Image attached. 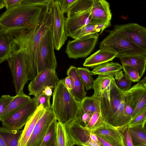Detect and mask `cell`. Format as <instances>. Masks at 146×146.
I'll return each instance as SVG.
<instances>
[{"label": "cell", "instance_id": "d6986e66", "mask_svg": "<svg viewBox=\"0 0 146 146\" xmlns=\"http://www.w3.org/2000/svg\"><path fill=\"white\" fill-rule=\"evenodd\" d=\"M91 15L94 20L110 21L112 14L109 2L105 0H94Z\"/></svg>", "mask_w": 146, "mask_h": 146}, {"label": "cell", "instance_id": "44dd1931", "mask_svg": "<svg viewBox=\"0 0 146 146\" xmlns=\"http://www.w3.org/2000/svg\"><path fill=\"white\" fill-rule=\"evenodd\" d=\"M66 74L70 77L72 81L71 92L76 99L80 102L86 97V92L78 73L77 68L73 66H70L68 69Z\"/></svg>", "mask_w": 146, "mask_h": 146}, {"label": "cell", "instance_id": "f546056e", "mask_svg": "<svg viewBox=\"0 0 146 146\" xmlns=\"http://www.w3.org/2000/svg\"><path fill=\"white\" fill-rule=\"evenodd\" d=\"M80 102L81 105L80 110L84 113H93L96 111H101V101L99 98L92 96L86 97Z\"/></svg>", "mask_w": 146, "mask_h": 146}, {"label": "cell", "instance_id": "6da1fadb", "mask_svg": "<svg viewBox=\"0 0 146 146\" xmlns=\"http://www.w3.org/2000/svg\"><path fill=\"white\" fill-rule=\"evenodd\" d=\"M47 4L20 3L6 9L0 16V33H7L15 37L34 30L42 19Z\"/></svg>", "mask_w": 146, "mask_h": 146}, {"label": "cell", "instance_id": "4dcf8cb0", "mask_svg": "<svg viewBox=\"0 0 146 146\" xmlns=\"http://www.w3.org/2000/svg\"><path fill=\"white\" fill-rule=\"evenodd\" d=\"M129 127L134 146L146 144V130L143 125H139Z\"/></svg>", "mask_w": 146, "mask_h": 146}, {"label": "cell", "instance_id": "11a10c76", "mask_svg": "<svg viewBox=\"0 0 146 146\" xmlns=\"http://www.w3.org/2000/svg\"><path fill=\"white\" fill-rule=\"evenodd\" d=\"M55 141H54L52 143L50 144V145H48L46 146H56L55 145Z\"/></svg>", "mask_w": 146, "mask_h": 146}, {"label": "cell", "instance_id": "30bf717a", "mask_svg": "<svg viewBox=\"0 0 146 146\" xmlns=\"http://www.w3.org/2000/svg\"><path fill=\"white\" fill-rule=\"evenodd\" d=\"M56 118L51 106L45 110L25 146H40L50 125Z\"/></svg>", "mask_w": 146, "mask_h": 146}, {"label": "cell", "instance_id": "5bb4252c", "mask_svg": "<svg viewBox=\"0 0 146 146\" xmlns=\"http://www.w3.org/2000/svg\"><path fill=\"white\" fill-rule=\"evenodd\" d=\"M115 26L135 44L146 51V28L133 23Z\"/></svg>", "mask_w": 146, "mask_h": 146}, {"label": "cell", "instance_id": "83f0119b", "mask_svg": "<svg viewBox=\"0 0 146 146\" xmlns=\"http://www.w3.org/2000/svg\"><path fill=\"white\" fill-rule=\"evenodd\" d=\"M113 78L99 75L94 81L93 88L94 93L92 96L100 99L102 92L110 86Z\"/></svg>", "mask_w": 146, "mask_h": 146}, {"label": "cell", "instance_id": "7c38bea8", "mask_svg": "<svg viewBox=\"0 0 146 146\" xmlns=\"http://www.w3.org/2000/svg\"><path fill=\"white\" fill-rule=\"evenodd\" d=\"M52 35L54 49L60 50L67 38L65 25L66 19L61 11L57 2L54 0L53 5Z\"/></svg>", "mask_w": 146, "mask_h": 146}, {"label": "cell", "instance_id": "bcb514c9", "mask_svg": "<svg viewBox=\"0 0 146 146\" xmlns=\"http://www.w3.org/2000/svg\"><path fill=\"white\" fill-rule=\"evenodd\" d=\"M90 22L94 23L97 28L101 31L100 34H101L105 29L111 25L110 21L95 20L92 19Z\"/></svg>", "mask_w": 146, "mask_h": 146}, {"label": "cell", "instance_id": "8d00e7d4", "mask_svg": "<svg viewBox=\"0 0 146 146\" xmlns=\"http://www.w3.org/2000/svg\"><path fill=\"white\" fill-rule=\"evenodd\" d=\"M121 64L124 73L132 82H136L139 81L141 78L138 72L135 69L129 65Z\"/></svg>", "mask_w": 146, "mask_h": 146}, {"label": "cell", "instance_id": "816d5d0a", "mask_svg": "<svg viewBox=\"0 0 146 146\" xmlns=\"http://www.w3.org/2000/svg\"><path fill=\"white\" fill-rule=\"evenodd\" d=\"M52 90L51 87L47 86L45 88L42 93L47 96H51L52 93Z\"/></svg>", "mask_w": 146, "mask_h": 146}, {"label": "cell", "instance_id": "cb8c5ba5", "mask_svg": "<svg viewBox=\"0 0 146 146\" xmlns=\"http://www.w3.org/2000/svg\"><path fill=\"white\" fill-rule=\"evenodd\" d=\"M122 68V66L117 62H108L95 67L91 72L93 75L114 77Z\"/></svg>", "mask_w": 146, "mask_h": 146}, {"label": "cell", "instance_id": "8992f818", "mask_svg": "<svg viewBox=\"0 0 146 146\" xmlns=\"http://www.w3.org/2000/svg\"><path fill=\"white\" fill-rule=\"evenodd\" d=\"M54 0H49L46 12L38 27L33 31L24 32L19 35L26 44L36 63V54L39 43L46 32L52 26Z\"/></svg>", "mask_w": 146, "mask_h": 146}, {"label": "cell", "instance_id": "3957f363", "mask_svg": "<svg viewBox=\"0 0 146 146\" xmlns=\"http://www.w3.org/2000/svg\"><path fill=\"white\" fill-rule=\"evenodd\" d=\"M125 92L117 87L113 78L110 86L102 92L100 98L103 117L108 123L116 128L127 125L131 120L124 108Z\"/></svg>", "mask_w": 146, "mask_h": 146}, {"label": "cell", "instance_id": "52a82bcc", "mask_svg": "<svg viewBox=\"0 0 146 146\" xmlns=\"http://www.w3.org/2000/svg\"><path fill=\"white\" fill-rule=\"evenodd\" d=\"M52 27L45 33L37 50L36 59L38 74L47 70H55L57 66L54 51Z\"/></svg>", "mask_w": 146, "mask_h": 146}, {"label": "cell", "instance_id": "2e32d148", "mask_svg": "<svg viewBox=\"0 0 146 146\" xmlns=\"http://www.w3.org/2000/svg\"><path fill=\"white\" fill-rule=\"evenodd\" d=\"M146 81V76L129 90L131 94L134 106L131 119L141 110L146 107V87L144 85Z\"/></svg>", "mask_w": 146, "mask_h": 146}, {"label": "cell", "instance_id": "681fc988", "mask_svg": "<svg viewBox=\"0 0 146 146\" xmlns=\"http://www.w3.org/2000/svg\"><path fill=\"white\" fill-rule=\"evenodd\" d=\"M83 146H104L100 143H98L92 141L91 139L88 142L84 144Z\"/></svg>", "mask_w": 146, "mask_h": 146}, {"label": "cell", "instance_id": "ab89813d", "mask_svg": "<svg viewBox=\"0 0 146 146\" xmlns=\"http://www.w3.org/2000/svg\"><path fill=\"white\" fill-rule=\"evenodd\" d=\"M77 0H56L61 12L67 13L71 7Z\"/></svg>", "mask_w": 146, "mask_h": 146}, {"label": "cell", "instance_id": "f35d334b", "mask_svg": "<svg viewBox=\"0 0 146 146\" xmlns=\"http://www.w3.org/2000/svg\"><path fill=\"white\" fill-rule=\"evenodd\" d=\"M116 128L121 132L123 136L125 146H134L128 125Z\"/></svg>", "mask_w": 146, "mask_h": 146}, {"label": "cell", "instance_id": "5b68a950", "mask_svg": "<svg viewBox=\"0 0 146 146\" xmlns=\"http://www.w3.org/2000/svg\"><path fill=\"white\" fill-rule=\"evenodd\" d=\"M100 43V48L115 53L116 57L141 56L146 57V51L136 46L126 37L115 25L113 29Z\"/></svg>", "mask_w": 146, "mask_h": 146}, {"label": "cell", "instance_id": "91938a15", "mask_svg": "<svg viewBox=\"0 0 146 146\" xmlns=\"http://www.w3.org/2000/svg\"><path fill=\"white\" fill-rule=\"evenodd\" d=\"M144 86L146 87V81L144 84Z\"/></svg>", "mask_w": 146, "mask_h": 146}, {"label": "cell", "instance_id": "7dc6e473", "mask_svg": "<svg viewBox=\"0 0 146 146\" xmlns=\"http://www.w3.org/2000/svg\"><path fill=\"white\" fill-rule=\"evenodd\" d=\"M49 0H22L21 3L47 4Z\"/></svg>", "mask_w": 146, "mask_h": 146}, {"label": "cell", "instance_id": "f5cc1de1", "mask_svg": "<svg viewBox=\"0 0 146 146\" xmlns=\"http://www.w3.org/2000/svg\"><path fill=\"white\" fill-rule=\"evenodd\" d=\"M90 139L93 141L98 143H100L97 135L94 133H90Z\"/></svg>", "mask_w": 146, "mask_h": 146}, {"label": "cell", "instance_id": "f6af8a7d", "mask_svg": "<svg viewBox=\"0 0 146 146\" xmlns=\"http://www.w3.org/2000/svg\"><path fill=\"white\" fill-rule=\"evenodd\" d=\"M22 0H0V9L5 7L6 9L11 8L21 3Z\"/></svg>", "mask_w": 146, "mask_h": 146}, {"label": "cell", "instance_id": "603a6c76", "mask_svg": "<svg viewBox=\"0 0 146 146\" xmlns=\"http://www.w3.org/2000/svg\"><path fill=\"white\" fill-rule=\"evenodd\" d=\"M32 99L25 94L16 95L15 98L11 102L3 113L0 115V120L2 121L30 101Z\"/></svg>", "mask_w": 146, "mask_h": 146}, {"label": "cell", "instance_id": "7a4b0ae2", "mask_svg": "<svg viewBox=\"0 0 146 146\" xmlns=\"http://www.w3.org/2000/svg\"><path fill=\"white\" fill-rule=\"evenodd\" d=\"M19 47L7 60L13 78L16 95L24 94L23 90L29 81L28 76L33 75L37 70L36 62L27 46L19 36L15 38Z\"/></svg>", "mask_w": 146, "mask_h": 146}, {"label": "cell", "instance_id": "9a60e30c", "mask_svg": "<svg viewBox=\"0 0 146 146\" xmlns=\"http://www.w3.org/2000/svg\"><path fill=\"white\" fill-rule=\"evenodd\" d=\"M64 125L75 145H83L90 139V131L81 125L77 117Z\"/></svg>", "mask_w": 146, "mask_h": 146}, {"label": "cell", "instance_id": "60d3db41", "mask_svg": "<svg viewBox=\"0 0 146 146\" xmlns=\"http://www.w3.org/2000/svg\"><path fill=\"white\" fill-rule=\"evenodd\" d=\"M15 96L9 95H3L0 99V115H1L9 104L15 98Z\"/></svg>", "mask_w": 146, "mask_h": 146}, {"label": "cell", "instance_id": "c3c4849f", "mask_svg": "<svg viewBox=\"0 0 146 146\" xmlns=\"http://www.w3.org/2000/svg\"><path fill=\"white\" fill-rule=\"evenodd\" d=\"M64 83L68 89L71 91L72 89V82L70 77L68 76L63 79Z\"/></svg>", "mask_w": 146, "mask_h": 146}, {"label": "cell", "instance_id": "484cf974", "mask_svg": "<svg viewBox=\"0 0 146 146\" xmlns=\"http://www.w3.org/2000/svg\"><path fill=\"white\" fill-rule=\"evenodd\" d=\"M23 130H11L4 127L0 128V136L7 146H18Z\"/></svg>", "mask_w": 146, "mask_h": 146}, {"label": "cell", "instance_id": "4316f807", "mask_svg": "<svg viewBox=\"0 0 146 146\" xmlns=\"http://www.w3.org/2000/svg\"><path fill=\"white\" fill-rule=\"evenodd\" d=\"M56 146H73L75 143L67 133L64 125L58 121Z\"/></svg>", "mask_w": 146, "mask_h": 146}, {"label": "cell", "instance_id": "6f0895ef", "mask_svg": "<svg viewBox=\"0 0 146 146\" xmlns=\"http://www.w3.org/2000/svg\"><path fill=\"white\" fill-rule=\"evenodd\" d=\"M144 127L145 129L146 130V122H145V124H144Z\"/></svg>", "mask_w": 146, "mask_h": 146}, {"label": "cell", "instance_id": "7bdbcfd3", "mask_svg": "<svg viewBox=\"0 0 146 146\" xmlns=\"http://www.w3.org/2000/svg\"><path fill=\"white\" fill-rule=\"evenodd\" d=\"M93 113L91 112L84 113L80 110L76 117L82 126L85 127L88 123Z\"/></svg>", "mask_w": 146, "mask_h": 146}, {"label": "cell", "instance_id": "836d02e7", "mask_svg": "<svg viewBox=\"0 0 146 146\" xmlns=\"http://www.w3.org/2000/svg\"><path fill=\"white\" fill-rule=\"evenodd\" d=\"M115 77V84L119 89L126 92L130 89L132 81L125 73L123 74L121 71L116 74Z\"/></svg>", "mask_w": 146, "mask_h": 146}, {"label": "cell", "instance_id": "d590c367", "mask_svg": "<svg viewBox=\"0 0 146 146\" xmlns=\"http://www.w3.org/2000/svg\"><path fill=\"white\" fill-rule=\"evenodd\" d=\"M123 103L125 112L127 115L131 119V116L134 109V106L131 94L129 90L125 92L124 94Z\"/></svg>", "mask_w": 146, "mask_h": 146}, {"label": "cell", "instance_id": "ffe728a7", "mask_svg": "<svg viewBox=\"0 0 146 146\" xmlns=\"http://www.w3.org/2000/svg\"><path fill=\"white\" fill-rule=\"evenodd\" d=\"M117 54L110 50L100 48L86 59L83 64L84 66L93 68L112 61Z\"/></svg>", "mask_w": 146, "mask_h": 146}, {"label": "cell", "instance_id": "e575fe53", "mask_svg": "<svg viewBox=\"0 0 146 146\" xmlns=\"http://www.w3.org/2000/svg\"><path fill=\"white\" fill-rule=\"evenodd\" d=\"M57 122V120L56 118L51 123L40 146H46L56 140Z\"/></svg>", "mask_w": 146, "mask_h": 146}, {"label": "cell", "instance_id": "1f68e13d", "mask_svg": "<svg viewBox=\"0 0 146 146\" xmlns=\"http://www.w3.org/2000/svg\"><path fill=\"white\" fill-rule=\"evenodd\" d=\"M77 72L86 90L93 89L94 80L92 72L86 68H77Z\"/></svg>", "mask_w": 146, "mask_h": 146}, {"label": "cell", "instance_id": "f907efd6", "mask_svg": "<svg viewBox=\"0 0 146 146\" xmlns=\"http://www.w3.org/2000/svg\"><path fill=\"white\" fill-rule=\"evenodd\" d=\"M97 136L99 142L104 146H112L108 142L102 137L98 135H97Z\"/></svg>", "mask_w": 146, "mask_h": 146}, {"label": "cell", "instance_id": "f1b7e54d", "mask_svg": "<svg viewBox=\"0 0 146 146\" xmlns=\"http://www.w3.org/2000/svg\"><path fill=\"white\" fill-rule=\"evenodd\" d=\"M94 0H77L67 13V17L91 11Z\"/></svg>", "mask_w": 146, "mask_h": 146}, {"label": "cell", "instance_id": "b9f144b4", "mask_svg": "<svg viewBox=\"0 0 146 146\" xmlns=\"http://www.w3.org/2000/svg\"><path fill=\"white\" fill-rule=\"evenodd\" d=\"M50 96H47L42 93L39 96L35 97L37 100L38 107L42 104L45 110L50 108L51 106L50 102Z\"/></svg>", "mask_w": 146, "mask_h": 146}, {"label": "cell", "instance_id": "ba28073f", "mask_svg": "<svg viewBox=\"0 0 146 146\" xmlns=\"http://www.w3.org/2000/svg\"><path fill=\"white\" fill-rule=\"evenodd\" d=\"M98 33L83 36L68 42L65 50L69 58L74 59L85 58L95 48L98 41Z\"/></svg>", "mask_w": 146, "mask_h": 146}, {"label": "cell", "instance_id": "d6a6232c", "mask_svg": "<svg viewBox=\"0 0 146 146\" xmlns=\"http://www.w3.org/2000/svg\"><path fill=\"white\" fill-rule=\"evenodd\" d=\"M101 31L98 29L96 24L90 22L87 25L78 30L70 37L75 39L88 35L98 33Z\"/></svg>", "mask_w": 146, "mask_h": 146}, {"label": "cell", "instance_id": "4fadbf2b", "mask_svg": "<svg viewBox=\"0 0 146 146\" xmlns=\"http://www.w3.org/2000/svg\"><path fill=\"white\" fill-rule=\"evenodd\" d=\"M59 80L55 70L49 69L43 71L30 82L28 87L29 94L37 97L46 87L54 89Z\"/></svg>", "mask_w": 146, "mask_h": 146}, {"label": "cell", "instance_id": "9c48e42d", "mask_svg": "<svg viewBox=\"0 0 146 146\" xmlns=\"http://www.w3.org/2000/svg\"><path fill=\"white\" fill-rule=\"evenodd\" d=\"M38 107L37 100L35 97L1 121L3 127L11 130H19L25 125Z\"/></svg>", "mask_w": 146, "mask_h": 146}, {"label": "cell", "instance_id": "d4e9b609", "mask_svg": "<svg viewBox=\"0 0 146 146\" xmlns=\"http://www.w3.org/2000/svg\"><path fill=\"white\" fill-rule=\"evenodd\" d=\"M121 64L133 67L138 73L140 78L144 74L146 68V57L141 56H130L119 58Z\"/></svg>", "mask_w": 146, "mask_h": 146}, {"label": "cell", "instance_id": "9f6ffc18", "mask_svg": "<svg viewBox=\"0 0 146 146\" xmlns=\"http://www.w3.org/2000/svg\"><path fill=\"white\" fill-rule=\"evenodd\" d=\"M134 146H146V144L138 145H135Z\"/></svg>", "mask_w": 146, "mask_h": 146}, {"label": "cell", "instance_id": "8fae6325", "mask_svg": "<svg viewBox=\"0 0 146 146\" xmlns=\"http://www.w3.org/2000/svg\"><path fill=\"white\" fill-rule=\"evenodd\" d=\"M90 133L99 136L112 146H125L123 135L116 128L108 123L101 113Z\"/></svg>", "mask_w": 146, "mask_h": 146}, {"label": "cell", "instance_id": "680465c9", "mask_svg": "<svg viewBox=\"0 0 146 146\" xmlns=\"http://www.w3.org/2000/svg\"><path fill=\"white\" fill-rule=\"evenodd\" d=\"M73 146H83L81 145H75Z\"/></svg>", "mask_w": 146, "mask_h": 146}, {"label": "cell", "instance_id": "74e56055", "mask_svg": "<svg viewBox=\"0 0 146 146\" xmlns=\"http://www.w3.org/2000/svg\"><path fill=\"white\" fill-rule=\"evenodd\" d=\"M146 121V107L141 110L137 115L131 119L128 126L129 127L137 125H144Z\"/></svg>", "mask_w": 146, "mask_h": 146}, {"label": "cell", "instance_id": "e0dca14e", "mask_svg": "<svg viewBox=\"0 0 146 146\" xmlns=\"http://www.w3.org/2000/svg\"><path fill=\"white\" fill-rule=\"evenodd\" d=\"M91 13L90 11L67 17L65 25L68 36L70 37L76 31L89 23L92 19Z\"/></svg>", "mask_w": 146, "mask_h": 146}, {"label": "cell", "instance_id": "db71d44e", "mask_svg": "<svg viewBox=\"0 0 146 146\" xmlns=\"http://www.w3.org/2000/svg\"><path fill=\"white\" fill-rule=\"evenodd\" d=\"M0 146H7L1 136H0Z\"/></svg>", "mask_w": 146, "mask_h": 146}, {"label": "cell", "instance_id": "ee69618b", "mask_svg": "<svg viewBox=\"0 0 146 146\" xmlns=\"http://www.w3.org/2000/svg\"><path fill=\"white\" fill-rule=\"evenodd\" d=\"M101 115V111H96L93 113L88 123L85 127L86 128L91 131L98 120Z\"/></svg>", "mask_w": 146, "mask_h": 146}, {"label": "cell", "instance_id": "277c9868", "mask_svg": "<svg viewBox=\"0 0 146 146\" xmlns=\"http://www.w3.org/2000/svg\"><path fill=\"white\" fill-rule=\"evenodd\" d=\"M51 107L57 120L64 125L76 118L81 108L80 102L68 89L63 79L54 89Z\"/></svg>", "mask_w": 146, "mask_h": 146}, {"label": "cell", "instance_id": "7402d4cb", "mask_svg": "<svg viewBox=\"0 0 146 146\" xmlns=\"http://www.w3.org/2000/svg\"><path fill=\"white\" fill-rule=\"evenodd\" d=\"M45 109L40 104L25 125L19 140L18 146H25L33 130L38 121Z\"/></svg>", "mask_w": 146, "mask_h": 146}, {"label": "cell", "instance_id": "ac0fdd59", "mask_svg": "<svg viewBox=\"0 0 146 146\" xmlns=\"http://www.w3.org/2000/svg\"><path fill=\"white\" fill-rule=\"evenodd\" d=\"M19 47L14 37L7 33H0V63L7 60Z\"/></svg>", "mask_w": 146, "mask_h": 146}]
</instances>
